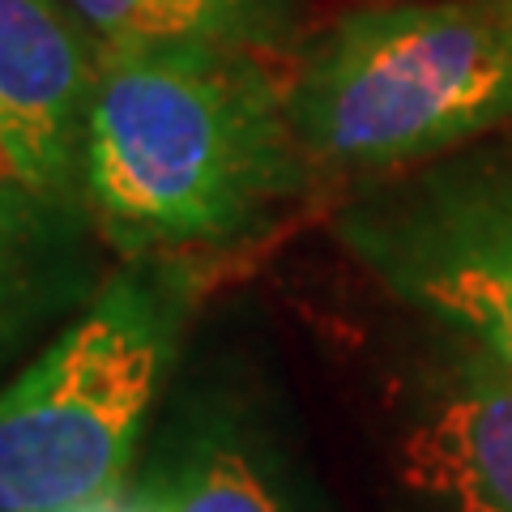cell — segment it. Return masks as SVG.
<instances>
[{
    "label": "cell",
    "mask_w": 512,
    "mask_h": 512,
    "mask_svg": "<svg viewBox=\"0 0 512 512\" xmlns=\"http://www.w3.org/2000/svg\"><path fill=\"white\" fill-rule=\"evenodd\" d=\"M188 316L163 256L111 274L0 389V512H73L120 495Z\"/></svg>",
    "instance_id": "obj_2"
},
{
    "label": "cell",
    "mask_w": 512,
    "mask_h": 512,
    "mask_svg": "<svg viewBox=\"0 0 512 512\" xmlns=\"http://www.w3.org/2000/svg\"><path fill=\"white\" fill-rule=\"evenodd\" d=\"M77 22L64 0H0V154L60 201H82L86 120L103 60Z\"/></svg>",
    "instance_id": "obj_5"
},
{
    "label": "cell",
    "mask_w": 512,
    "mask_h": 512,
    "mask_svg": "<svg viewBox=\"0 0 512 512\" xmlns=\"http://www.w3.org/2000/svg\"><path fill=\"white\" fill-rule=\"evenodd\" d=\"M99 47H222L256 52L278 39L286 0H64Z\"/></svg>",
    "instance_id": "obj_8"
},
{
    "label": "cell",
    "mask_w": 512,
    "mask_h": 512,
    "mask_svg": "<svg viewBox=\"0 0 512 512\" xmlns=\"http://www.w3.org/2000/svg\"><path fill=\"white\" fill-rule=\"evenodd\" d=\"M73 512H150V504L137 495H111V500H99V504H86V508H73Z\"/></svg>",
    "instance_id": "obj_10"
},
{
    "label": "cell",
    "mask_w": 512,
    "mask_h": 512,
    "mask_svg": "<svg viewBox=\"0 0 512 512\" xmlns=\"http://www.w3.org/2000/svg\"><path fill=\"white\" fill-rule=\"evenodd\" d=\"M316 163L389 167L512 120V0H414L342 18L286 90Z\"/></svg>",
    "instance_id": "obj_3"
},
{
    "label": "cell",
    "mask_w": 512,
    "mask_h": 512,
    "mask_svg": "<svg viewBox=\"0 0 512 512\" xmlns=\"http://www.w3.org/2000/svg\"><path fill=\"white\" fill-rule=\"evenodd\" d=\"M376 274L512 363V184H444L346 227Z\"/></svg>",
    "instance_id": "obj_4"
},
{
    "label": "cell",
    "mask_w": 512,
    "mask_h": 512,
    "mask_svg": "<svg viewBox=\"0 0 512 512\" xmlns=\"http://www.w3.org/2000/svg\"><path fill=\"white\" fill-rule=\"evenodd\" d=\"M402 483L448 512H512V363L478 346L402 440Z\"/></svg>",
    "instance_id": "obj_6"
},
{
    "label": "cell",
    "mask_w": 512,
    "mask_h": 512,
    "mask_svg": "<svg viewBox=\"0 0 512 512\" xmlns=\"http://www.w3.org/2000/svg\"><path fill=\"white\" fill-rule=\"evenodd\" d=\"M299 154L286 94L256 52L103 47L82 201L133 261L248 231L295 192Z\"/></svg>",
    "instance_id": "obj_1"
},
{
    "label": "cell",
    "mask_w": 512,
    "mask_h": 512,
    "mask_svg": "<svg viewBox=\"0 0 512 512\" xmlns=\"http://www.w3.org/2000/svg\"><path fill=\"white\" fill-rule=\"evenodd\" d=\"M150 512H295L256 448L222 427L192 431L141 487Z\"/></svg>",
    "instance_id": "obj_9"
},
{
    "label": "cell",
    "mask_w": 512,
    "mask_h": 512,
    "mask_svg": "<svg viewBox=\"0 0 512 512\" xmlns=\"http://www.w3.org/2000/svg\"><path fill=\"white\" fill-rule=\"evenodd\" d=\"M90 222L82 201L47 197L0 154V389L47 329L94 299Z\"/></svg>",
    "instance_id": "obj_7"
}]
</instances>
